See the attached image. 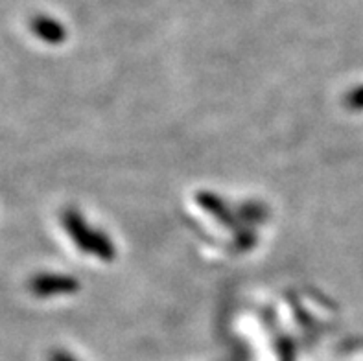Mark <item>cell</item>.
Here are the masks:
<instances>
[{
    "label": "cell",
    "mask_w": 363,
    "mask_h": 361,
    "mask_svg": "<svg viewBox=\"0 0 363 361\" xmlns=\"http://www.w3.org/2000/svg\"><path fill=\"white\" fill-rule=\"evenodd\" d=\"M79 289V282L69 274H37L30 280V291L39 297L50 295H70Z\"/></svg>",
    "instance_id": "obj_1"
},
{
    "label": "cell",
    "mask_w": 363,
    "mask_h": 361,
    "mask_svg": "<svg viewBox=\"0 0 363 361\" xmlns=\"http://www.w3.org/2000/svg\"><path fill=\"white\" fill-rule=\"evenodd\" d=\"M63 227L67 229V233L70 234V238L74 240V243L82 249L83 252H91L92 238H94V231L89 229V225L85 223L82 216L74 209L63 212Z\"/></svg>",
    "instance_id": "obj_2"
},
{
    "label": "cell",
    "mask_w": 363,
    "mask_h": 361,
    "mask_svg": "<svg viewBox=\"0 0 363 361\" xmlns=\"http://www.w3.org/2000/svg\"><path fill=\"white\" fill-rule=\"evenodd\" d=\"M196 201H198L208 214L214 216L220 223L225 225V227H229V229H236V227H238V220H236L235 212L230 211L220 196L211 192H199L198 196H196Z\"/></svg>",
    "instance_id": "obj_3"
},
{
    "label": "cell",
    "mask_w": 363,
    "mask_h": 361,
    "mask_svg": "<svg viewBox=\"0 0 363 361\" xmlns=\"http://www.w3.org/2000/svg\"><path fill=\"white\" fill-rule=\"evenodd\" d=\"M32 30L39 39L50 43V45H60L65 41V30L57 21L45 15L32 18Z\"/></svg>",
    "instance_id": "obj_4"
},
{
    "label": "cell",
    "mask_w": 363,
    "mask_h": 361,
    "mask_svg": "<svg viewBox=\"0 0 363 361\" xmlns=\"http://www.w3.org/2000/svg\"><path fill=\"white\" fill-rule=\"evenodd\" d=\"M91 252L92 255H96L100 260L104 262H111L115 258L116 249L111 242L109 236L101 233V231H94V238H92V245H91Z\"/></svg>",
    "instance_id": "obj_5"
},
{
    "label": "cell",
    "mask_w": 363,
    "mask_h": 361,
    "mask_svg": "<svg viewBox=\"0 0 363 361\" xmlns=\"http://www.w3.org/2000/svg\"><path fill=\"white\" fill-rule=\"evenodd\" d=\"M277 352L281 361H295V345L290 338H281L277 341Z\"/></svg>",
    "instance_id": "obj_6"
},
{
    "label": "cell",
    "mask_w": 363,
    "mask_h": 361,
    "mask_svg": "<svg viewBox=\"0 0 363 361\" xmlns=\"http://www.w3.org/2000/svg\"><path fill=\"white\" fill-rule=\"evenodd\" d=\"M240 216L247 221H260L266 218V211H264L260 205H255V203H249V205L242 206Z\"/></svg>",
    "instance_id": "obj_7"
},
{
    "label": "cell",
    "mask_w": 363,
    "mask_h": 361,
    "mask_svg": "<svg viewBox=\"0 0 363 361\" xmlns=\"http://www.w3.org/2000/svg\"><path fill=\"white\" fill-rule=\"evenodd\" d=\"M255 242H257V238H255V234L249 229H240L236 233V245H238V249L247 251V249H251L255 245Z\"/></svg>",
    "instance_id": "obj_8"
},
{
    "label": "cell",
    "mask_w": 363,
    "mask_h": 361,
    "mask_svg": "<svg viewBox=\"0 0 363 361\" xmlns=\"http://www.w3.org/2000/svg\"><path fill=\"white\" fill-rule=\"evenodd\" d=\"M345 104L350 109H363V87L354 89L349 92V96L345 98Z\"/></svg>",
    "instance_id": "obj_9"
},
{
    "label": "cell",
    "mask_w": 363,
    "mask_h": 361,
    "mask_svg": "<svg viewBox=\"0 0 363 361\" xmlns=\"http://www.w3.org/2000/svg\"><path fill=\"white\" fill-rule=\"evenodd\" d=\"M50 361H78L74 356H70V354L63 352V350H55L54 354L50 356Z\"/></svg>",
    "instance_id": "obj_10"
}]
</instances>
